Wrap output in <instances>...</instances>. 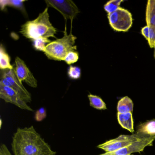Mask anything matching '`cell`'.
Returning <instances> with one entry per match:
<instances>
[{"label": "cell", "mask_w": 155, "mask_h": 155, "mask_svg": "<svg viewBox=\"0 0 155 155\" xmlns=\"http://www.w3.org/2000/svg\"><path fill=\"white\" fill-rule=\"evenodd\" d=\"M0 68L1 70H13L14 68L11 64L10 57L2 44L0 47Z\"/></svg>", "instance_id": "cell-14"}, {"label": "cell", "mask_w": 155, "mask_h": 155, "mask_svg": "<svg viewBox=\"0 0 155 155\" xmlns=\"http://www.w3.org/2000/svg\"><path fill=\"white\" fill-rule=\"evenodd\" d=\"M154 58L155 59V48H154Z\"/></svg>", "instance_id": "cell-26"}, {"label": "cell", "mask_w": 155, "mask_h": 155, "mask_svg": "<svg viewBox=\"0 0 155 155\" xmlns=\"http://www.w3.org/2000/svg\"><path fill=\"white\" fill-rule=\"evenodd\" d=\"M117 120L120 125L123 128L134 133V122L132 112L117 113Z\"/></svg>", "instance_id": "cell-11"}, {"label": "cell", "mask_w": 155, "mask_h": 155, "mask_svg": "<svg viewBox=\"0 0 155 155\" xmlns=\"http://www.w3.org/2000/svg\"><path fill=\"white\" fill-rule=\"evenodd\" d=\"M149 37L148 43L151 48L155 47V28L154 27H149Z\"/></svg>", "instance_id": "cell-23"}, {"label": "cell", "mask_w": 155, "mask_h": 155, "mask_svg": "<svg viewBox=\"0 0 155 155\" xmlns=\"http://www.w3.org/2000/svg\"><path fill=\"white\" fill-rule=\"evenodd\" d=\"M25 1H15V0H8V1H1L0 6L2 10H4L6 7H12L18 9L23 12H26L24 6V2Z\"/></svg>", "instance_id": "cell-16"}, {"label": "cell", "mask_w": 155, "mask_h": 155, "mask_svg": "<svg viewBox=\"0 0 155 155\" xmlns=\"http://www.w3.org/2000/svg\"><path fill=\"white\" fill-rule=\"evenodd\" d=\"M68 75L71 78L78 79L81 76V70L79 67L70 66L68 70Z\"/></svg>", "instance_id": "cell-20"}, {"label": "cell", "mask_w": 155, "mask_h": 155, "mask_svg": "<svg viewBox=\"0 0 155 155\" xmlns=\"http://www.w3.org/2000/svg\"><path fill=\"white\" fill-rule=\"evenodd\" d=\"M48 8L47 7L38 17L32 21H27L21 26L20 33L27 38L33 41L38 39L53 38L57 30L49 20Z\"/></svg>", "instance_id": "cell-2"}, {"label": "cell", "mask_w": 155, "mask_h": 155, "mask_svg": "<svg viewBox=\"0 0 155 155\" xmlns=\"http://www.w3.org/2000/svg\"><path fill=\"white\" fill-rule=\"evenodd\" d=\"M133 101L129 97H124L120 99L117 103V113H126L132 112L133 110Z\"/></svg>", "instance_id": "cell-13"}, {"label": "cell", "mask_w": 155, "mask_h": 155, "mask_svg": "<svg viewBox=\"0 0 155 155\" xmlns=\"http://www.w3.org/2000/svg\"><path fill=\"white\" fill-rule=\"evenodd\" d=\"M155 140V136H150L139 140L132 144L118 150L115 152H106V155H131L135 152L143 151L145 147L152 146L153 141Z\"/></svg>", "instance_id": "cell-10"}, {"label": "cell", "mask_w": 155, "mask_h": 155, "mask_svg": "<svg viewBox=\"0 0 155 155\" xmlns=\"http://www.w3.org/2000/svg\"><path fill=\"white\" fill-rule=\"evenodd\" d=\"M45 2L48 8L51 7L57 10L62 14L65 19L71 20V22L78 13H80L77 5L70 0H47Z\"/></svg>", "instance_id": "cell-7"}, {"label": "cell", "mask_w": 155, "mask_h": 155, "mask_svg": "<svg viewBox=\"0 0 155 155\" xmlns=\"http://www.w3.org/2000/svg\"><path fill=\"white\" fill-rule=\"evenodd\" d=\"M0 84L10 87L16 91L27 103H30L32 101L30 93L19 81L13 69L2 70Z\"/></svg>", "instance_id": "cell-6"}, {"label": "cell", "mask_w": 155, "mask_h": 155, "mask_svg": "<svg viewBox=\"0 0 155 155\" xmlns=\"http://www.w3.org/2000/svg\"><path fill=\"white\" fill-rule=\"evenodd\" d=\"M0 98L8 103H10L21 109L33 111L28 103L25 102L18 92L10 87L0 84Z\"/></svg>", "instance_id": "cell-8"}, {"label": "cell", "mask_w": 155, "mask_h": 155, "mask_svg": "<svg viewBox=\"0 0 155 155\" xmlns=\"http://www.w3.org/2000/svg\"><path fill=\"white\" fill-rule=\"evenodd\" d=\"M150 136L138 131L135 134L132 135H120L116 138L110 140L102 144H100L97 146V148L101 149L108 153L115 152L139 140Z\"/></svg>", "instance_id": "cell-4"}, {"label": "cell", "mask_w": 155, "mask_h": 155, "mask_svg": "<svg viewBox=\"0 0 155 155\" xmlns=\"http://www.w3.org/2000/svg\"><path fill=\"white\" fill-rule=\"evenodd\" d=\"M33 41V46L36 50L39 51H42L44 52L45 48L47 44L50 43L51 41L49 39L41 38L38 39Z\"/></svg>", "instance_id": "cell-19"}, {"label": "cell", "mask_w": 155, "mask_h": 155, "mask_svg": "<svg viewBox=\"0 0 155 155\" xmlns=\"http://www.w3.org/2000/svg\"><path fill=\"white\" fill-rule=\"evenodd\" d=\"M14 155H55L50 145L33 126L18 128L11 143Z\"/></svg>", "instance_id": "cell-1"}, {"label": "cell", "mask_w": 155, "mask_h": 155, "mask_svg": "<svg viewBox=\"0 0 155 155\" xmlns=\"http://www.w3.org/2000/svg\"><path fill=\"white\" fill-rule=\"evenodd\" d=\"M105 155V153H104V154H101V155Z\"/></svg>", "instance_id": "cell-27"}, {"label": "cell", "mask_w": 155, "mask_h": 155, "mask_svg": "<svg viewBox=\"0 0 155 155\" xmlns=\"http://www.w3.org/2000/svg\"><path fill=\"white\" fill-rule=\"evenodd\" d=\"M141 33L147 41L148 40L149 37V28L148 26L147 25L142 28L141 30Z\"/></svg>", "instance_id": "cell-24"}, {"label": "cell", "mask_w": 155, "mask_h": 155, "mask_svg": "<svg viewBox=\"0 0 155 155\" xmlns=\"http://www.w3.org/2000/svg\"><path fill=\"white\" fill-rule=\"evenodd\" d=\"M146 21L147 26L155 28V0H148L147 2Z\"/></svg>", "instance_id": "cell-12"}, {"label": "cell", "mask_w": 155, "mask_h": 155, "mask_svg": "<svg viewBox=\"0 0 155 155\" xmlns=\"http://www.w3.org/2000/svg\"><path fill=\"white\" fill-rule=\"evenodd\" d=\"M72 23L70 33H67V25L65 26L64 36L61 38L51 41L47 44L44 52L48 59L55 61H64L67 54L71 51L77 50V46L75 45L77 38L71 33Z\"/></svg>", "instance_id": "cell-3"}, {"label": "cell", "mask_w": 155, "mask_h": 155, "mask_svg": "<svg viewBox=\"0 0 155 155\" xmlns=\"http://www.w3.org/2000/svg\"><path fill=\"white\" fill-rule=\"evenodd\" d=\"M3 155H12V154L11 153H6V154H3Z\"/></svg>", "instance_id": "cell-25"}, {"label": "cell", "mask_w": 155, "mask_h": 155, "mask_svg": "<svg viewBox=\"0 0 155 155\" xmlns=\"http://www.w3.org/2000/svg\"><path fill=\"white\" fill-rule=\"evenodd\" d=\"M137 131L148 136H155V120L147 121L140 125Z\"/></svg>", "instance_id": "cell-17"}, {"label": "cell", "mask_w": 155, "mask_h": 155, "mask_svg": "<svg viewBox=\"0 0 155 155\" xmlns=\"http://www.w3.org/2000/svg\"><path fill=\"white\" fill-rule=\"evenodd\" d=\"M88 97L90 101V105L94 108L99 110H105L107 109V106L103 100L97 95L89 94Z\"/></svg>", "instance_id": "cell-15"}, {"label": "cell", "mask_w": 155, "mask_h": 155, "mask_svg": "<svg viewBox=\"0 0 155 155\" xmlns=\"http://www.w3.org/2000/svg\"><path fill=\"white\" fill-rule=\"evenodd\" d=\"M107 17L110 25L116 31L127 32L133 24L131 13L120 7L113 13L107 14Z\"/></svg>", "instance_id": "cell-5"}, {"label": "cell", "mask_w": 155, "mask_h": 155, "mask_svg": "<svg viewBox=\"0 0 155 155\" xmlns=\"http://www.w3.org/2000/svg\"><path fill=\"white\" fill-rule=\"evenodd\" d=\"M123 2V0H110L104 5V10L107 14L113 13L120 8V4Z\"/></svg>", "instance_id": "cell-18"}, {"label": "cell", "mask_w": 155, "mask_h": 155, "mask_svg": "<svg viewBox=\"0 0 155 155\" xmlns=\"http://www.w3.org/2000/svg\"><path fill=\"white\" fill-rule=\"evenodd\" d=\"M47 111L44 107L40 108L36 111L35 114V120L38 122H41L46 118Z\"/></svg>", "instance_id": "cell-22"}, {"label": "cell", "mask_w": 155, "mask_h": 155, "mask_svg": "<svg viewBox=\"0 0 155 155\" xmlns=\"http://www.w3.org/2000/svg\"><path fill=\"white\" fill-rule=\"evenodd\" d=\"M13 70L21 82L24 81L31 87H38L37 80L24 61L19 57H17L15 59V66Z\"/></svg>", "instance_id": "cell-9"}, {"label": "cell", "mask_w": 155, "mask_h": 155, "mask_svg": "<svg viewBox=\"0 0 155 155\" xmlns=\"http://www.w3.org/2000/svg\"><path fill=\"white\" fill-rule=\"evenodd\" d=\"M79 59V54L77 51H70L64 58V61L68 65L77 62Z\"/></svg>", "instance_id": "cell-21"}]
</instances>
